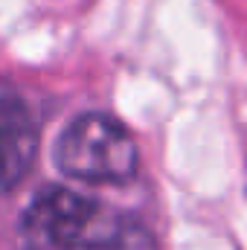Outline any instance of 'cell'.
<instances>
[{
    "instance_id": "3",
    "label": "cell",
    "mask_w": 247,
    "mask_h": 250,
    "mask_svg": "<svg viewBox=\"0 0 247 250\" xmlns=\"http://www.w3.org/2000/svg\"><path fill=\"white\" fill-rule=\"evenodd\" d=\"M38 151V128L23 99L0 82V192L15 189Z\"/></svg>"
},
{
    "instance_id": "4",
    "label": "cell",
    "mask_w": 247,
    "mask_h": 250,
    "mask_svg": "<svg viewBox=\"0 0 247 250\" xmlns=\"http://www.w3.org/2000/svg\"><path fill=\"white\" fill-rule=\"evenodd\" d=\"M64 250H157L154 239L140 227L137 221L128 218H108L105 212L96 215V221L73 239Z\"/></svg>"
},
{
    "instance_id": "2",
    "label": "cell",
    "mask_w": 247,
    "mask_h": 250,
    "mask_svg": "<svg viewBox=\"0 0 247 250\" xmlns=\"http://www.w3.org/2000/svg\"><path fill=\"white\" fill-rule=\"evenodd\" d=\"M102 212V207L73 189L44 187L21 212V242L29 250H64Z\"/></svg>"
},
{
    "instance_id": "1",
    "label": "cell",
    "mask_w": 247,
    "mask_h": 250,
    "mask_svg": "<svg viewBox=\"0 0 247 250\" xmlns=\"http://www.w3.org/2000/svg\"><path fill=\"white\" fill-rule=\"evenodd\" d=\"M56 163L64 175L90 184H123L140 166L137 143L120 120L108 114H82L56 143Z\"/></svg>"
}]
</instances>
